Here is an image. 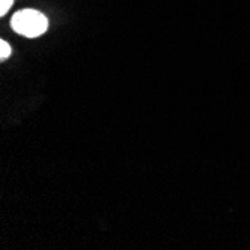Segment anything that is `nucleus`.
I'll list each match as a JSON object with an SVG mask.
<instances>
[{"instance_id": "obj_2", "label": "nucleus", "mask_w": 250, "mask_h": 250, "mask_svg": "<svg viewBox=\"0 0 250 250\" xmlns=\"http://www.w3.org/2000/svg\"><path fill=\"white\" fill-rule=\"evenodd\" d=\"M11 56V47L6 41L0 42V60H6Z\"/></svg>"}, {"instance_id": "obj_1", "label": "nucleus", "mask_w": 250, "mask_h": 250, "mask_svg": "<svg viewBox=\"0 0 250 250\" xmlns=\"http://www.w3.org/2000/svg\"><path fill=\"white\" fill-rule=\"evenodd\" d=\"M11 27L26 38H36L48 29V20L42 12L35 9H22L11 20Z\"/></svg>"}, {"instance_id": "obj_3", "label": "nucleus", "mask_w": 250, "mask_h": 250, "mask_svg": "<svg viewBox=\"0 0 250 250\" xmlns=\"http://www.w3.org/2000/svg\"><path fill=\"white\" fill-rule=\"evenodd\" d=\"M14 0H0V15H5L12 6Z\"/></svg>"}]
</instances>
